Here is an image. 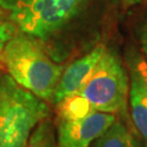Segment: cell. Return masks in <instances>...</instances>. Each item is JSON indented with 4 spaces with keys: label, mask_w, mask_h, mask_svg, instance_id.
<instances>
[{
    "label": "cell",
    "mask_w": 147,
    "mask_h": 147,
    "mask_svg": "<svg viewBox=\"0 0 147 147\" xmlns=\"http://www.w3.org/2000/svg\"><path fill=\"white\" fill-rule=\"evenodd\" d=\"M129 86V73L120 57L106 48L79 95L96 110L124 120L127 116Z\"/></svg>",
    "instance_id": "3"
},
{
    "label": "cell",
    "mask_w": 147,
    "mask_h": 147,
    "mask_svg": "<svg viewBox=\"0 0 147 147\" xmlns=\"http://www.w3.org/2000/svg\"><path fill=\"white\" fill-rule=\"evenodd\" d=\"M8 74L22 87L51 101L64 68L49 57L44 42L25 33H14L0 56Z\"/></svg>",
    "instance_id": "1"
},
{
    "label": "cell",
    "mask_w": 147,
    "mask_h": 147,
    "mask_svg": "<svg viewBox=\"0 0 147 147\" xmlns=\"http://www.w3.org/2000/svg\"><path fill=\"white\" fill-rule=\"evenodd\" d=\"M26 147H57L55 127L48 118L33 131Z\"/></svg>",
    "instance_id": "9"
},
{
    "label": "cell",
    "mask_w": 147,
    "mask_h": 147,
    "mask_svg": "<svg viewBox=\"0 0 147 147\" xmlns=\"http://www.w3.org/2000/svg\"><path fill=\"white\" fill-rule=\"evenodd\" d=\"M143 0H123V3L125 7H131V5H135L141 3Z\"/></svg>",
    "instance_id": "12"
},
{
    "label": "cell",
    "mask_w": 147,
    "mask_h": 147,
    "mask_svg": "<svg viewBox=\"0 0 147 147\" xmlns=\"http://www.w3.org/2000/svg\"><path fill=\"white\" fill-rule=\"evenodd\" d=\"M22 1H24V0H0V5L7 10H9L13 5H16V3H20Z\"/></svg>",
    "instance_id": "11"
},
{
    "label": "cell",
    "mask_w": 147,
    "mask_h": 147,
    "mask_svg": "<svg viewBox=\"0 0 147 147\" xmlns=\"http://www.w3.org/2000/svg\"><path fill=\"white\" fill-rule=\"evenodd\" d=\"M56 107L57 147H90L117 119L112 113L94 109L79 94Z\"/></svg>",
    "instance_id": "4"
},
{
    "label": "cell",
    "mask_w": 147,
    "mask_h": 147,
    "mask_svg": "<svg viewBox=\"0 0 147 147\" xmlns=\"http://www.w3.org/2000/svg\"><path fill=\"white\" fill-rule=\"evenodd\" d=\"M0 63H1V59H0Z\"/></svg>",
    "instance_id": "13"
},
{
    "label": "cell",
    "mask_w": 147,
    "mask_h": 147,
    "mask_svg": "<svg viewBox=\"0 0 147 147\" xmlns=\"http://www.w3.org/2000/svg\"><path fill=\"white\" fill-rule=\"evenodd\" d=\"M90 147H145L132 134L124 121H116L95 141Z\"/></svg>",
    "instance_id": "8"
},
{
    "label": "cell",
    "mask_w": 147,
    "mask_h": 147,
    "mask_svg": "<svg viewBox=\"0 0 147 147\" xmlns=\"http://www.w3.org/2000/svg\"><path fill=\"white\" fill-rule=\"evenodd\" d=\"M105 49L104 45H98L63 70L51 100L53 105H59L63 100L79 94L86 80L88 79L92 71L101 58Z\"/></svg>",
    "instance_id": "7"
},
{
    "label": "cell",
    "mask_w": 147,
    "mask_h": 147,
    "mask_svg": "<svg viewBox=\"0 0 147 147\" xmlns=\"http://www.w3.org/2000/svg\"><path fill=\"white\" fill-rule=\"evenodd\" d=\"M140 42H141L143 53H144L145 58L147 60V22L141 28V32H140Z\"/></svg>",
    "instance_id": "10"
},
{
    "label": "cell",
    "mask_w": 147,
    "mask_h": 147,
    "mask_svg": "<svg viewBox=\"0 0 147 147\" xmlns=\"http://www.w3.org/2000/svg\"><path fill=\"white\" fill-rule=\"evenodd\" d=\"M50 109L45 100L0 72V147H26Z\"/></svg>",
    "instance_id": "2"
},
{
    "label": "cell",
    "mask_w": 147,
    "mask_h": 147,
    "mask_svg": "<svg viewBox=\"0 0 147 147\" xmlns=\"http://www.w3.org/2000/svg\"><path fill=\"white\" fill-rule=\"evenodd\" d=\"M85 0H24L13 5L10 19L22 33L46 42L82 9Z\"/></svg>",
    "instance_id": "5"
},
{
    "label": "cell",
    "mask_w": 147,
    "mask_h": 147,
    "mask_svg": "<svg viewBox=\"0 0 147 147\" xmlns=\"http://www.w3.org/2000/svg\"><path fill=\"white\" fill-rule=\"evenodd\" d=\"M129 105L133 124L147 147V60L136 50L127 56Z\"/></svg>",
    "instance_id": "6"
}]
</instances>
